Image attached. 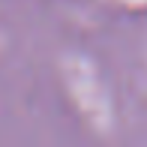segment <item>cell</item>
Listing matches in <instances>:
<instances>
[]
</instances>
